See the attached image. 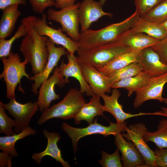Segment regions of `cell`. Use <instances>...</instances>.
I'll return each mask as SVG.
<instances>
[{
    "label": "cell",
    "mask_w": 167,
    "mask_h": 167,
    "mask_svg": "<svg viewBox=\"0 0 167 167\" xmlns=\"http://www.w3.org/2000/svg\"><path fill=\"white\" fill-rule=\"evenodd\" d=\"M68 62L67 63L62 62L59 67V71L64 77L66 84L70 81L68 78L72 77L76 79L79 82L80 91L82 93H85L87 96H92L94 95L89 85L85 81L82 74L80 65L78 63L77 56L71 54L68 52L66 54Z\"/></svg>",
    "instance_id": "cell-16"
},
{
    "label": "cell",
    "mask_w": 167,
    "mask_h": 167,
    "mask_svg": "<svg viewBox=\"0 0 167 167\" xmlns=\"http://www.w3.org/2000/svg\"><path fill=\"white\" fill-rule=\"evenodd\" d=\"M44 136L47 139L46 148L40 153H35L32 155V159L38 164L41 163L42 158L46 156H49L57 161L60 162L64 167L71 166L67 161L64 160L62 157L61 150L58 147L57 143L61 138L60 135L56 132H49L46 129L43 131Z\"/></svg>",
    "instance_id": "cell-20"
},
{
    "label": "cell",
    "mask_w": 167,
    "mask_h": 167,
    "mask_svg": "<svg viewBox=\"0 0 167 167\" xmlns=\"http://www.w3.org/2000/svg\"><path fill=\"white\" fill-rule=\"evenodd\" d=\"M33 11L38 14H43L48 7L54 6L53 0H28Z\"/></svg>",
    "instance_id": "cell-36"
},
{
    "label": "cell",
    "mask_w": 167,
    "mask_h": 167,
    "mask_svg": "<svg viewBox=\"0 0 167 167\" xmlns=\"http://www.w3.org/2000/svg\"><path fill=\"white\" fill-rule=\"evenodd\" d=\"M154 151L156 167H167V148H156Z\"/></svg>",
    "instance_id": "cell-37"
},
{
    "label": "cell",
    "mask_w": 167,
    "mask_h": 167,
    "mask_svg": "<svg viewBox=\"0 0 167 167\" xmlns=\"http://www.w3.org/2000/svg\"><path fill=\"white\" fill-rule=\"evenodd\" d=\"M123 136L127 140L133 142L143 158L144 164L142 167H156L154 151L150 148L143 138L145 132L148 131L142 123L130 124L124 129Z\"/></svg>",
    "instance_id": "cell-9"
},
{
    "label": "cell",
    "mask_w": 167,
    "mask_h": 167,
    "mask_svg": "<svg viewBox=\"0 0 167 167\" xmlns=\"http://www.w3.org/2000/svg\"><path fill=\"white\" fill-rule=\"evenodd\" d=\"M100 98L94 94L88 103L83 105L74 118L76 124L80 123L82 120H85L90 125L93 123L95 117L103 115L105 111L103 105L101 103Z\"/></svg>",
    "instance_id": "cell-23"
},
{
    "label": "cell",
    "mask_w": 167,
    "mask_h": 167,
    "mask_svg": "<svg viewBox=\"0 0 167 167\" xmlns=\"http://www.w3.org/2000/svg\"><path fill=\"white\" fill-rule=\"evenodd\" d=\"M128 31L130 33H144L159 40L167 36V32L162 24L149 21L139 15Z\"/></svg>",
    "instance_id": "cell-22"
},
{
    "label": "cell",
    "mask_w": 167,
    "mask_h": 167,
    "mask_svg": "<svg viewBox=\"0 0 167 167\" xmlns=\"http://www.w3.org/2000/svg\"><path fill=\"white\" fill-rule=\"evenodd\" d=\"M167 83V72L159 76L151 77L147 84L136 93L133 102L134 108L139 107L145 101L150 100L164 102L162 92Z\"/></svg>",
    "instance_id": "cell-13"
},
{
    "label": "cell",
    "mask_w": 167,
    "mask_h": 167,
    "mask_svg": "<svg viewBox=\"0 0 167 167\" xmlns=\"http://www.w3.org/2000/svg\"><path fill=\"white\" fill-rule=\"evenodd\" d=\"M80 66L84 79L94 94L102 97L106 93L111 92L107 75L90 65L82 64Z\"/></svg>",
    "instance_id": "cell-15"
},
{
    "label": "cell",
    "mask_w": 167,
    "mask_h": 167,
    "mask_svg": "<svg viewBox=\"0 0 167 167\" xmlns=\"http://www.w3.org/2000/svg\"><path fill=\"white\" fill-rule=\"evenodd\" d=\"M55 2L56 7L62 9L74 5L75 1L77 0H53Z\"/></svg>",
    "instance_id": "cell-40"
},
{
    "label": "cell",
    "mask_w": 167,
    "mask_h": 167,
    "mask_svg": "<svg viewBox=\"0 0 167 167\" xmlns=\"http://www.w3.org/2000/svg\"><path fill=\"white\" fill-rule=\"evenodd\" d=\"M18 4L10 5L3 10L0 20V38L10 36L15 28V24L21 14Z\"/></svg>",
    "instance_id": "cell-24"
},
{
    "label": "cell",
    "mask_w": 167,
    "mask_h": 167,
    "mask_svg": "<svg viewBox=\"0 0 167 167\" xmlns=\"http://www.w3.org/2000/svg\"><path fill=\"white\" fill-rule=\"evenodd\" d=\"M13 156L7 153L0 152V167H11V159Z\"/></svg>",
    "instance_id": "cell-38"
},
{
    "label": "cell",
    "mask_w": 167,
    "mask_h": 167,
    "mask_svg": "<svg viewBox=\"0 0 167 167\" xmlns=\"http://www.w3.org/2000/svg\"><path fill=\"white\" fill-rule=\"evenodd\" d=\"M164 102L166 104H167V98H164Z\"/></svg>",
    "instance_id": "cell-44"
},
{
    "label": "cell",
    "mask_w": 167,
    "mask_h": 167,
    "mask_svg": "<svg viewBox=\"0 0 167 167\" xmlns=\"http://www.w3.org/2000/svg\"><path fill=\"white\" fill-rule=\"evenodd\" d=\"M0 104L15 118V125L14 131L18 133L29 126L32 118L39 109L37 100L22 104L17 101L15 98H11L6 104L0 101Z\"/></svg>",
    "instance_id": "cell-10"
},
{
    "label": "cell",
    "mask_w": 167,
    "mask_h": 167,
    "mask_svg": "<svg viewBox=\"0 0 167 167\" xmlns=\"http://www.w3.org/2000/svg\"><path fill=\"white\" fill-rule=\"evenodd\" d=\"M80 3L56 11L52 8L47 11V18L59 23L63 32H66L70 38L74 41L79 42L80 33L79 32L80 24L79 16V8Z\"/></svg>",
    "instance_id": "cell-7"
},
{
    "label": "cell",
    "mask_w": 167,
    "mask_h": 167,
    "mask_svg": "<svg viewBox=\"0 0 167 167\" xmlns=\"http://www.w3.org/2000/svg\"><path fill=\"white\" fill-rule=\"evenodd\" d=\"M46 46L49 56L46 65L41 72L30 77V80L34 82L32 84L31 90L35 95L38 94V88L43 82L48 78L61 58L68 52L63 47H56L55 44L48 39L46 42Z\"/></svg>",
    "instance_id": "cell-12"
},
{
    "label": "cell",
    "mask_w": 167,
    "mask_h": 167,
    "mask_svg": "<svg viewBox=\"0 0 167 167\" xmlns=\"http://www.w3.org/2000/svg\"><path fill=\"white\" fill-rule=\"evenodd\" d=\"M27 0H0V9L3 10L6 7L13 4L25 5Z\"/></svg>",
    "instance_id": "cell-39"
},
{
    "label": "cell",
    "mask_w": 167,
    "mask_h": 167,
    "mask_svg": "<svg viewBox=\"0 0 167 167\" xmlns=\"http://www.w3.org/2000/svg\"><path fill=\"white\" fill-rule=\"evenodd\" d=\"M3 65V70L0 75L6 86V97L9 99L15 98V91L21 79L25 76L30 80V76L25 71L26 65L28 62L25 58L21 62L19 54L11 52L7 57L1 58Z\"/></svg>",
    "instance_id": "cell-5"
},
{
    "label": "cell",
    "mask_w": 167,
    "mask_h": 167,
    "mask_svg": "<svg viewBox=\"0 0 167 167\" xmlns=\"http://www.w3.org/2000/svg\"><path fill=\"white\" fill-rule=\"evenodd\" d=\"M5 109L0 104V133L6 136L12 135L15 134L12 128L15 126V120L8 117Z\"/></svg>",
    "instance_id": "cell-32"
},
{
    "label": "cell",
    "mask_w": 167,
    "mask_h": 167,
    "mask_svg": "<svg viewBox=\"0 0 167 167\" xmlns=\"http://www.w3.org/2000/svg\"><path fill=\"white\" fill-rule=\"evenodd\" d=\"M143 138L146 142L154 143L159 149L167 148V119H163L160 122L156 131H147Z\"/></svg>",
    "instance_id": "cell-28"
},
{
    "label": "cell",
    "mask_w": 167,
    "mask_h": 167,
    "mask_svg": "<svg viewBox=\"0 0 167 167\" xmlns=\"http://www.w3.org/2000/svg\"><path fill=\"white\" fill-rule=\"evenodd\" d=\"M107 0H100V2L103 6Z\"/></svg>",
    "instance_id": "cell-43"
},
{
    "label": "cell",
    "mask_w": 167,
    "mask_h": 167,
    "mask_svg": "<svg viewBox=\"0 0 167 167\" xmlns=\"http://www.w3.org/2000/svg\"><path fill=\"white\" fill-rule=\"evenodd\" d=\"M136 11L139 15L143 17L162 0H133Z\"/></svg>",
    "instance_id": "cell-34"
},
{
    "label": "cell",
    "mask_w": 167,
    "mask_h": 167,
    "mask_svg": "<svg viewBox=\"0 0 167 167\" xmlns=\"http://www.w3.org/2000/svg\"><path fill=\"white\" fill-rule=\"evenodd\" d=\"M120 96L119 91L117 88H114L112 90L110 96L105 94L102 96L104 102L103 106L105 111L112 114L116 119L117 123L123 122L128 119L135 117L161 115L160 111L154 113L139 112L135 114L126 113L123 111L122 106L118 102V99Z\"/></svg>",
    "instance_id": "cell-17"
},
{
    "label": "cell",
    "mask_w": 167,
    "mask_h": 167,
    "mask_svg": "<svg viewBox=\"0 0 167 167\" xmlns=\"http://www.w3.org/2000/svg\"><path fill=\"white\" fill-rule=\"evenodd\" d=\"M151 78L148 75L142 71L134 76L115 83L112 85L111 88H125L127 91L128 96H130L145 86Z\"/></svg>",
    "instance_id": "cell-26"
},
{
    "label": "cell",
    "mask_w": 167,
    "mask_h": 167,
    "mask_svg": "<svg viewBox=\"0 0 167 167\" xmlns=\"http://www.w3.org/2000/svg\"><path fill=\"white\" fill-rule=\"evenodd\" d=\"M27 34L26 29L23 24L19 26L14 35L8 40L0 38V57H7L11 52L12 45L17 39L24 37Z\"/></svg>",
    "instance_id": "cell-31"
},
{
    "label": "cell",
    "mask_w": 167,
    "mask_h": 167,
    "mask_svg": "<svg viewBox=\"0 0 167 167\" xmlns=\"http://www.w3.org/2000/svg\"><path fill=\"white\" fill-rule=\"evenodd\" d=\"M119 151L117 148L113 153L110 154L102 151L101 152L102 158L98 161V163L103 167H122Z\"/></svg>",
    "instance_id": "cell-33"
},
{
    "label": "cell",
    "mask_w": 167,
    "mask_h": 167,
    "mask_svg": "<svg viewBox=\"0 0 167 167\" xmlns=\"http://www.w3.org/2000/svg\"><path fill=\"white\" fill-rule=\"evenodd\" d=\"M150 47L157 54L161 61L167 65V36Z\"/></svg>",
    "instance_id": "cell-35"
},
{
    "label": "cell",
    "mask_w": 167,
    "mask_h": 167,
    "mask_svg": "<svg viewBox=\"0 0 167 167\" xmlns=\"http://www.w3.org/2000/svg\"><path fill=\"white\" fill-rule=\"evenodd\" d=\"M142 17L157 24H163L167 19V0H162Z\"/></svg>",
    "instance_id": "cell-30"
},
{
    "label": "cell",
    "mask_w": 167,
    "mask_h": 167,
    "mask_svg": "<svg viewBox=\"0 0 167 167\" xmlns=\"http://www.w3.org/2000/svg\"><path fill=\"white\" fill-rule=\"evenodd\" d=\"M37 32L42 36L47 37L55 44L65 48L71 54H74L79 49V43L68 37L62 32L61 28H54L48 25L47 15L42 14L41 18L34 16H27Z\"/></svg>",
    "instance_id": "cell-8"
},
{
    "label": "cell",
    "mask_w": 167,
    "mask_h": 167,
    "mask_svg": "<svg viewBox=\"0 0 167 167\" xmlns=\"http://www.w3.org/2000/svg\"><path fill=\"white\" fill-rule=\"evenodd\" d=\"M109 126H105L98 123L97 118L94 123L84 128H77L72 127L66 123L63 122L62 125V130L65 132L71 140L74 153L77 150V143L79 139L88 135L100 134L105 136L110 135L114 136L116 135L125 132L124 129L127 125L126 122L121 123H113L110 122Z\"/></svg>",
    "instance_id": "cell-6"
},
{
    "label": "cell",
    "mask_w": 167,
    "mask_h": 167,
    "mask_svg": "<svg viewBox=\"0 0 167 167\" xmlns=\"http://www.w3.org/2000/svg\"><path fill=\"white\" fill-rule=\"evenodd\" d=\"M27 34L21 41L19 50L31 65L33 75L41 72L46 65L49 52L46 42L48 38L39 35L33 26L28 16L22 19Z\"/></svg>",
    "instance_id": "cell-1"
},
{
    "label": "cell",
    "mask_w": 167,
    "mask_h": 167,
    "mask_svg": "<svg viewBox=\"0 0 167 167\" xmlns=\"http://www.w3.org/2000/svg\"><path fill=\"white\" fill-rule=\"evenodd\" d=\"M115 136V144L122 154L123 166L142 167L144 164V160L133 142L126 140L121 133Z\"/></svg>",
    "instance_id": "cell-18"
},
{
    "label": "cell",
    "mask_w": 167,
    "mask_h": 167,
    "mask_svg": "<svg viewBox=\"0 0 167 167\" xmlns=\"http://www.w3.org/2000/svg\"><path fill=\"white\" fill-rule=\"evenodd\" d=\"M162 24L164 27L167 32V19Z\"/></svg>",
    "instance_id": "cell-42"
},
{
    "label": "cell",
    "mask_w": 167,
    "mask_h": 167,
    "mask_svg": "<svg viewBox=\"0 0 167 167\" xmlns=\"http://www.w3.org/2000/svg\"><path fill=\"white\" fill-rule=\"evenodd\" d=\"M139 15L135 11L128 18L120 22L98 30L89 29L81 33L79 49H83L107 43L130 29Z\"/></svg>",
    "instance_id": "cell-2"
},
{
    "label": "cell",
    "mask_w": 167,
    "mask_h": 167,
    "mask_svg": "<svg viewBox=\"0 0 167 167\" xmlns=\"http://www.w3.org/2000/svg\"><path fill=\"white\" fill-rule=\"evenodd\" d=\"M143 71L141 65L136 62L113 71L107 75L112 85L116 82L134 76Z\"/></svg>",
    "instance_id": "cell-29"
},
{
    "label": "cell",
    "mask_w": 167,
    "mask_h": 167,
    "mask_svg": "<svg viewBox=\"0 0 167 167\" xmlns=\"http://www.w3.org/2000/svg\"><path fill=\"white\" fill-rule=\"evenodd\" d=\"M65 84L64 76L59 71V67L56 66L53 75L44 80L39 88L37 101L40 112L42 113L49 108L52 101L60 98L59 95L57 94L55 92V86L57 85L59 87L62 88Z\"/></svg>",
    "instance_id": "cell-11"
},
{
    "label": "cell",
    "mask_w": 167,
    "mask_h": 167,
    "mask_svg": "<svg viewBox=\"0 0 167 167\" xmlns=\"http://www.w3.org/2000/svg\"><path fill=\"white\" fill-rule=\"evenodd\" d=\"M103 5L94 0H83L79 4V16L82 33L89 29L91 24L100 18L107 16L111 17L112 14L104 12Z\"/></svg>",
    "instance_id": "cell-14"
},
{
    "label": "cell",
    "mask_w": 167,
    "mask_h": 167,
    "mask_svg": "<svg viewBox=\"0 0 167 167\" xmlns=\"http://www.w3.org/2000/svg\"><path fill=\"white\" fill-rule=\"evenodd\" d=\"M137 62L141 66L143 71L151 77L167 72V65L161 61L158 55L150 47L140 51Z\"/></svg>",
    "instance_id": "cell-19"
},
{
    "label": "cell",
    "mask_w": 167,
    "mask_h": 167,
    "mask_svg": "<svg viewBox=\"0 0 167 167\" xmlns=\"http://www.w3.org/2000/svg\"><path fill=\"white\" fill-rule=\"evenodd\" d=\"M162 116L167 117V107H161Z\"/></svg>",
    "instance_id": "cell-41"
},
{
    "label": "cell",
    "mask_w": 167,
    "mask_h": 167,
    "mask_svg": "<svg viewBox=\"0 0 167 167\" xmlns=\"http://www.w3.org/2000/svg\"><path fill=\"white\" fill-rule=\"evenodd\" d=\"M36 131L30 126L23 130L18 134L11 136L0 137V149L2 152L8 153L13 157L18 156L15 147V143L18 140L30 135H34Z\"/></svg>",
    "instance_id": "cell-27"
},
{
    "label": "cell",
    "mask_w": 167,
    "mask_h": 167,
    "mask_svg": "<svg viewBox=\"0 0 167 167\" xmlns=\"http://www.w3.org/2000/svg\"><path fill=\"white\" fill-rule=\"evenodd\" d=\"M159 41L144 33H130L128 30L110 42L119 43L128 46L131 49L140 51L154 45Z\"/></svg>",
    "instance_id": "cell-21"
},
{
    "label": "cell",
    "mask_w": 167,
    "mask_h": 167,
    "mask_svg": "<svg viewBox=\"0 0 167 167\" xmlns=\"http://www.w3.org/2000/svg\"><path fill=\"white\" fill-rule=\"evenodd\" d=\"M83 94L76 88H70L61 101L42 112L38 120L37 124L41 125L53 118L63 120L74 118L86 103Z\"/></svg>",
    "instance_id": "cell-4"
},
{
    "label": "cell",
    "mask_w": 167,
    "mask_h": 167,
    "mask_svg": "<svg viewBox=\"0 0 167 167\" xmlns=\"http://www.w3.org/2000/svg\"><path fill=\"white\" fill-rule=\"evenodd\" d=\"M139 51L130 49L117 56L98 70L107 75L113 71L137 62Z\"/></svg>",
    "instance_id": "cell-25"
},
{
    "label": "cell",
    "mask_w": 167,
    "mask_h": 167,
    "mask_svg": "<svg viewBox=\"0 0 167 167\" xmlns=\"http://www.w3.org/2000/svg\"><path fill=\"white\" fill-rule=\"evenodd\" d=\"M130 49L120 43L111 41L79 49L77 58L80 65H88L98 70L105 66L117 56Z\"/></svg>",
    "instance_id": "cell-3"
}]
</instances>
